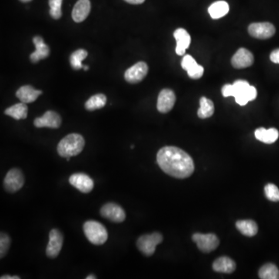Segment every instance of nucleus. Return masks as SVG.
<instances>
[{
	"instance_id": "f257e3e1",
	"label": "nucleus",
	"mask_w": 279,
	"mask_h": 279,
	"mask_svg": "<svg viewBox=\"0 0 279 279\" xmlns=\"http://www.w3.org/2000/svg\"><path fill=\"white\" fill-rule=\"evenodd\" d=\"M157 162L164 173L174 178H188L194 172L193 158L177 147L167 146L160 149L157 154Z\"/></svg>"
},
{
	"instance_id": "f03ea898",
	"label": "nucleus",
	"mask_w": 279,
	"mask_h": 279,
	"mask_svg": "<svg viewBox=\"0 0 279 279\" xmlns=\"http://www.w3.org/2000/svg\"><path fill=\"white\" fill-rule=\"evenodd\" d=\"M85 147V140L78 134H71L60 141L58 145V153L61 157H74L78 155Z\"/></svg>"
},
{
	"instance_id": "7ed1b4c3",
	"label": "nucleus",
	"mask_w": 279,
	"mask_h": 279,
	"mask_svg": "<svg viewBox=\"0 0 279 279\" xmlns=\"http://www.w3.org/2000/svg\"><path fill=\"white\" fill-rule=\"evenodd\" d=\"M83 230L88 241L94 245H103L108 239L106 227L95 220L85 222L83 225Z\"/></svg>"
},
{
	"instance_id": "20e7f679",
	"label": "nucleus",
	"mask_w": 279,
	"mask_h": 279,
	"mask_svg": "<svg viewBox=\"0 0 279 279\" xmlns=\"http://www.w3.org/2000/svg\"><path fill=\"white\" fill-rule=\"evenodd\" d=\"M233 85L234 88V97L239 105L245 106L249 101H252L257 97L255 87L249 85L247 81L237 80Z\"/></svg>"
},
{
	"instance_id": "39448f33",
	"label": "nucleus",
	"mask_w": 279,
	"mask_h": 279,
	"mask_svg": "<svg viewBox=\"0 0 279 279\" xmlns=\"http://www.w3.org/2000/svg\"><path fill=\"white\" fill-rule=\"evenodd\" d=\"M163 241V236L160 233L145 234L139 237L137 241V247L144 255L147 257L154 254L156 247Z\"/></svg>"
},
{
	"instance_id": "423d86ee",
	"label": "nucleus",
	"mask_w": 279,
	"mask_h": 279,
	"mask_svg": "<svg viewBox=\"0 0 279 279\" xmlns=\"http://www.w3.org/2000/svg\"><path fill=\"white\" fill-rule=\"evenodd\" d=\"M4 188L8 193H14L22 189L24 176L21 170L13 168L7 172L4 181Z\"/></svg>"
},
{
	"instance_id": "0eeeda50",
	"label": "nucleus",
	"mask_w": 279,
	"mask_h": 279,
	"mask_svg": "<svg viewBox=\"0 0 279 279\" xmlns=\"http://www.w3.org/2000/svg\"><path fill=\"white\" fill-rule=\"evenodd\" d=\"M193 241L201 251L205 253L211 252L217 248L220 244V240L215 234H202L197 233L193 234Z\"/></svg>"
},
{
	"instance_id": "6e6552de",
	"label": "nucleus",
	"mask_w": 279,
	"mask_h": 279,
	"mask_svg": "<svg viewBox=\"0 0 279 279\" xmlns=\"http://www.w3.org/2000/svg\"><path fill=\"white\" fill-rule=\"evenodd\" d=\"M248 33L257 39H268L275 34V27L271 23H254L249 26Z\"/></svg>"
},
{
	"instance_id": "1a4fd4ad",
	"label": "nucleus",
	"mask_w": 279,
	"mask_h": 279,
	"mask_svg": "<svg viewBox=\"0 0 279 279\" xmlns=\"http://www.w3.org/2000/svg\"><path fill=\"white\" fill-rule=\"evenodd\" d=\"M100 214L102 217L114 223H122L126 219V213L124 209L114 203H109L104 205L100 210Z\"/></svg>"
},
{
	"instance_id": "9d476101",
	"label": "nucleus",
	"mask_w": 279,
	"mask_h": 279,
	"mask_svg": "<svg viewBox=\"0 0 279 279\" xmlns=\"http://www.w3.org/2000/svg\"><path fill=\"white\" fill-rule=\"evenodd\" d=\"M64 237L61 231L53 229L49 234V241L46 248V254L50 258H55L59 255L62 248Z\"/></svg>"
},
{
	"instance_id": "9b49d317",
	"label": "nucleus",
	"mask_w": 279,
	"mask_h": 279,
	"mask_svg": "<svg viewBox=\"0 0 279 279\" xmlns=\"http://www.w3.org/2000/svg\"><path fill=\"white\" fill-rule=\"evenodd\" d=\"M148 72V66L145 62H137L125 71L124 78L129 83H138L142 81Z\"/></svg>"
},
{
	"instance_id": "f8f14e48",
	"label": "nucleus",
	"mask_w": 279,
	"mask_h": 279,
	"mask_svg": "<svg viewBox=\"0 0 279 279\" xmlns=\"http://www.w3.org/2000/svg\"><path fill=\"white\" fill-rule=\"evenodd\" d=\"M176 97L174 91L168 88L161 90L157 98V109L161 114L171 111L175 104Z\"/></svg>"
},
{
	"instance_id": "ddd939ff",
	"label": "nucleus",
	"mask_w": 279,
	"mask_h": 279,
	"mask_svg": "<svg viewBox=\"0 0 279 279\" xmlns=\"http://www.w3.org/2000/svg\"><path fill=\"white\" fill-rule=\"evenodd\" d=\"M34 126L37 128L58 129L61 124V118L59 114L54 111H47L41 117H37L34 120Z\"/></svg>"
},
{
	"instance_id": "4468645a",
	"label": "nucleus",
	"mask_w": 279,
	"mask_h": 279,
	"mask_svg": "<svg viewBox=\"0 0 279 279\" xmlns=\"http://www.w3.org/2000/svg\"><path fill=\"white\" fill-rule=\"evenodd\" d=\"M69 183L83 193H90L94 188L93 180L83 173H76L70 176Z\"/></svg>"
},
{
	"instance_id": "2eb2a0df",
	"label": "nucleus",
	"mask_w": 279,
	"mask_h": 279,
	"mask_svg": "<svg viewBox=\"0 0 279 279\" xmlns=\"http://www.w3.org/2000/svg\"><path fill=\"white\" fill-rule=\"evenodd\" d=\"M254 63V56L246 48H240L233 56L231 64L233 67L237 69L248 68Z\"/></svg>"
},
{
	"instance_id": "dca6fc26",
	"label": "nucleus",
	"mask_w": 279,
	"mask_h": 279,
	"mask_svg": "<svg viewBox=\"0 0 279 279\" xmlns=\"http://www.w3.org/2000/svg\"><path fill=\"white\" fill-rule=\"evenodd\" d=\"M181 67L188 72L189 76L193 79H199L204 73V68L199 65L197 61L190 54H186L181 60Z\"/></svg>"
},
{
	"instance_id": "f3484780",
	"label": "nucleus",
	"mask_w": 279,
	"mask_h": 279,
	"mask_svg": "<svg viewBox=\"0 0 279 279\" xmlns=\"http://www.w3.org/2000/svg\"><path fill=\"white\" fill-rule=\"evenodd\" d=\"M174 37L175 38L177 45H176V54L179 56H183L185 54L186 50L190 48L191 43V37L186 30L178 28L174 32Z\"/></svg>"
},
{
	"instance_id": "a211bd4d",
	"label": "nucleus",
	"mask_w": 279,
	"mask_h": 279,
	"mask_svg": "<svg viewBox=\"0 0 279 279\" xmlns=\"http://www.w3.org/2000/svg\"><path fill=\"white\" fill-rule=\"evenodd\" d=\"M33 42L35 45L36 51L31 54V61L33 63H37L41 60L48 58L50 54L48 46L44 43L42 37L37 36L33 38Z\"/></svg>"
},
{
	"instance_id": "6ab92c4d",
	"label": "nucleus",
	"mask_w": 279,
	"mask_h": 279,
	"mask_svg": "<svg viewBox=\"0 0 279 279\" xmlns=\"http://www.w3.org/2000/svg\"><path fill=\"white\" fill-rule=\"evenodd\" d=\"M91 11V3L89 0H78V2L73 8V21L76 23H81L85 21Z\"/></svg>"
},
{
	"instance_id": "aec40b11",
	"label": "nucleus",
	"mask_w": 279,
	"mask_h": 279,
	"mask_svg": "<svg viewBox=\"0 0 279 279\" xmlns=\"http://www.w3.org/2000/svg\"><path fill=\"white\" fill-rule=\"evenodd\" d=\"M42 94L41 90H37L31 85H24L17 90L16 95L24 104H31Z\"/></svg>"
},
{
	"instance_id": "412c9836",
	"label": "nucleus",
	"mask_w": 279,
	"mask_h": 279,
	"mask_svg": "<svg viewBox=\"0 0 279 279\" xmlns=\"http://www.w3.org/2000/svg\"><path fill=\"white\" fill-rule=\"evenodd\" d=\"M256 138L264 144H271L275 142L279 137L278 130L275 128L266 129L260 127L254 132Z\"/></svg>"
},
{
	"instance_id": "4be33fe9",
	"label": "nucleus",
	"mask_w": 279,
	"mask_h": 279,
	"mask_svg": "<svg viewBox=\"0 0 279 279\" xmlns=\"http://www.w3.org/2000/svg\"><path fill=\"white\" fill-rule=\"evenodd\" d=\"M213 270L217 272L230 273L234 272L236 269V264L234 260L228 257H219L213 264Z\"/></svg>"
},
{
	"instance_id": "5701e85b",
	"label": "nucleus",
	"mask_w": 279,
	"mask_h": 279,
	"mask_svg": "<svg viewBox=\"0 0 279 279\" xmlns=\"http://www.w3.org/2000/svg\"><path fill=\"white\" fill-rule=\"evenodd\" d=\"M237 230L247 237H253L257 234L258 227L254 220H238L236 223Z\"/></svg>"
},
{
	"instance_id": "b1692460",
	"label": "nucleus",
	"mask_w": 279,
	"mask_h": 279,
	"mask_svg": "<svg viewBox=\"0 0 279 279\" xmlns=\"http://www.w3.org/2000/svg\"><path fill=\"white\" fill-rule=\"evenodd\" d=\"M229 4L226 1H217L213 3L208 9V12L210 17L213 19H220L228 14Z\"/></svg>"
},
{
	"instance_id": "393cba45",
	"label": "nucleus",
	"mask_w": 279,
	"mask_h": 279,
	"mask_svg": "<svg viewBox=\"0 0 279 279\" xmlns=\"http://www.w3.org/2000/svg\"><path fill=\"white\" fill-rule=\"evenodd\" d=\"M27 114H28V107L22 102L21 104H15L5 110L6 115L10 116L17 120H24L27 118Z\"/></svg>"
},
{
	"instance_id": "a878e982",
	"label": "nucleus",
	"mask_w": 279,
	"mask_h": 279,
	"mask_svg": "<svg viewBox=\"0 0 279 279\" xmlns=\"http://www.w3.org/2000/svg\"><path fill=\"white\" fill-rule=\"evenodd\" d=\"M107 101V97L104 94H97V95L92 96L91 98L87 100L85 104V107L88 111L100 110V109L105 107Z\"/></svg>"
},
{
	"instance_id": "bb28decb",
	"label": "nucleus",
	"mask_w": 279,
	"mask_h": 279,
	"mask_svg": "<svg viewBox=\"0 0 279 279\" xmlns=\"http://www.w3.org/2000/svg\"><path fill=\"white\" fill-rule=\"evenodd\" d=\"M200 107L198 110V117L201 119H207L214 114V104L211 100L206 97L200 99Z\"/></svg>"
},
{
	"instance_id": "cd10ccee",
	"label": "nucleus",
	"mask_w": 279,
	"mask_h": 279,
	"mask_svg": "<svg viewBox=\"0 0 279 279\" xmlns=\"http://www.w3.org/2000/svg\"><path fill=\"white\" fill-rule=\"evenodd\" d=\"M259 277L261 279H279V270L274 264H264L259 270Z\"/></svg>"
},
{
	"instance_id": "c85d7f7f",
	"label": "nucleus",
	"mask_w": 279,
	"mask_h": 279,
	"mask_svg": "<svg viewBox=\"0 0 279 279\" xmlns=\"http://www.w3.org/2000/svg\"><path fill=\"white\" fill-rule=\"evenodd\" d=\"M87 56H88V52L85 50L79 49L74 51L70 57L71 66L74 70H79L83 68L84 66H83L81 62L86 58Z\"/></svg>"
},
{
	"instance_id": "c756f323",
	"label": "nucleus",
	"mask_w": 279,
	"mask_h": 279,
	"mask_svg": "<svg viewBox=\"0 0 279 279\" xmlns=\"http://www.w3.org/2000/svg\"><path fill=\"white\" fill-rule=\"evenodd\" d=\"M61 4L62 0H49L50 15L54 20H58L62 15Z\"/></svg>"
},
{
	"instance_id": "7c9ffc66",
	"label": "nucleus",
	"mask_w": 279,
	"mask_h": 279,
	"mask_svg": "<svg viewBox=\"0 0 279 279\" xmlns=\"http://www.w3.org/2000/svg\"><path fill=\"white\" fill-rule=\"evenodd\" d=\"M264 193H265L266 197L270 201H279V190L275 184H271V183L267 184L264 188Z\"/></svg>"
},
{
	"instance_id": "2f4dec72",
	"label": "nucleus",
	"mask_w": 279,
	"mask_h": 279,
	"mask_svg": "<svg viewBox=\"0 0 279 279\" xmlns=\"http://www.w3.org/2000/svg\"><path fill=\"white\" fill-rule=\"evenodd\" d=\"M11 237H9L5 233L0 234V257L1 258L5 257L11 247Z\"/></svg>"
},
{
	"instance_id": "473e14b6",
	"label": "nucleus",
	"mask_w": 279,
	"mask_h": 279,
	"mask_svg": "<svg viewBox=\"0 0 279 279\" xmlns=\"http://www.w3.org/2000/svg\"><path fill=\"white\" fill-rule=\"evenodd\" d=\"M222 93H223V96L224 97H234V85H230V84L223 85V88H222Z\"/></svg>"
},
{
	"instance_id": "72a5a7b5",
	"label": "nucleus",
	"mask_w": 279,
	"mask_h": 279,
	"mask_svg": "<svg viewBox=\"0 0 279 279\" xmlns=\"http://www.w3.org/2000/svg\"><path fill=\"white\" fill-rule=\"evenodd\" d=\"M270 59L273 63L279 64V48L274 50L270 54Z\"/></svg>"
},
{
	"instance_id": "f704fd0d",
	"label": "nucleus",
	"mask_w": 279,
	"mask_h": 279,
	"mask_svg": "<svg viewBox=\"0 0 279 279\" xmlns=\"http://www.w3.org/2000/svg\"><path fill=\"white\" fill-rule=\"evenodd\" d=\"M125 2L128 4H134V5H138V4H143L145 0H124Z\"/></svg>"
},
{
	"instance_id": "c9c22d12",
	"label": "nucleus",
	"mask_w": 279,
	"mask_h": 279,
	"mask_svg": "<svg viewBox=\"0 0 279 279\" xmlns=\"http://www.w3.org/2000/svg\"><path fill=\"white\" fill-rule=\"evenodd\" d=\"M1 279H20L21 277H19V276H11V275H3L1 276L0 277Z\"/></svg>"
},
{
	"instance_id": "e433bc0d",
	"label": "nucleus",
	"mask_w": 279,
	"mask_h": 279,
	"mask_svg": "<svg viewBox=\"0 0 279 279\" xmlns=\"http://www.w3.org/2000/svg\"><path fill=\"white\" fill-rule=\"evenodd\" d=\"M97 278V276L93 275V274H90V275L87 276L86 279H96Z\"/></svg>"
},
{
	"instance_id": "4c0bfd02",
	"label": "nucleus",
	"mask_w": 279,
	"mask_h": 279,
	"mask_svg": "<svg viewBox=\"0 0 279 279\" xmlns=\"http://www.w3.org/2000/svg\"><path fill=\"white\" fill-rule=\"evenodd\" d=\"M20 1L23 3H28L31 2V0H20Z\"/></svg>"
},
{
	"instance_id": "58836bf2",
	"label": "nucleus",
	"mask_w": 279,
	"mask_h": 279,
	"mask_svg": "<svg viewBox=\"0 0 279 279\" xmlns=\"http://www.w3.org/2000/svg\"><path fill=\"white\" fill-rule=\"evenodd\" d=\"M83 68H84V70H85V71H88V66H87V65H84V67H83Z\"/></svg>"
}]
</instances>
